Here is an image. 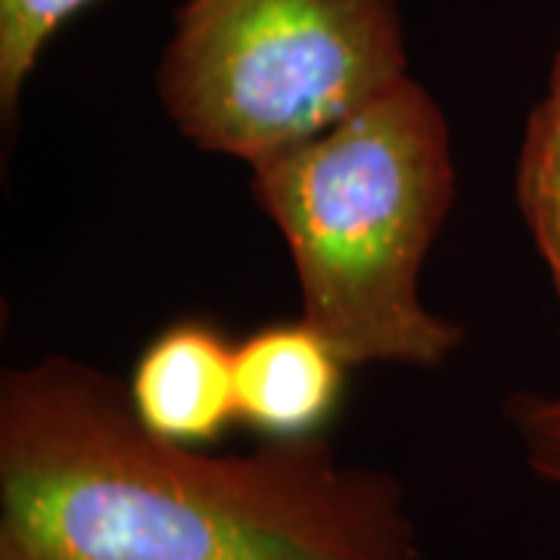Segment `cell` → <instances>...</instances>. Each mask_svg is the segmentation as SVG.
<instances>
[{
    "label": "cell",
    "mask_w": 560,
    "mask_h": 560,
    "mask_svg": "<svg viewBox=\"0 0 560 560\" xmlns=\"http://www.w3.org/2000/svg\"><path fill=\"white\" fill-rule=\"evenodd\" d=\"M0 560H427L408 492L327 436L212 455L153 436L72 355L0 374Z\"/></svg>",
    "instance_id": "6da1fadb"
},
{
    "label": "cell",
    "mask_w": 560,
    "mask_h": 560,
    "mask_svg": "<svg viewBox=\"0 0 560 560\" xmlns=\"http://www.w3.org/2000/svg\"><path fill=\"white\" fill-rule=\"evenodd\" d=\"M455 194L448 119L415 75L253 165V197L296 268L300 318L349 368L433 371L464 346V327L420 300Z\"/></svg>",
    "instance_id": "7a4b0ae2"
},
{
    "label": "cell",
    "mask_w": 560,
    "mask_h": 560,
    "mask_svg": "<svg viewBox=\"0 0 560 560\" xmlns=\"http://www.w3.org/2000/svg\"><path fill=\"white\" fill-rule=\"evenodd\" d=\"M405 79L399 0H184L156 97L180 138L253 168Z\"/></svg>",
    "instance_id": "3957f363"
},
{
    "label": "cell",
    "mask_w": 560,
    "mask_h": 560,
    "mask_svg": "<svg viewBox=\"0 0 560 560\" xmlns=\"http://www.w3.org/2000/svg\"><path fill=\"white\" fill-rule=\"evenodd\" d=\"M237 342L215 320L180 318L140 349L125 383L135 418L160 440L209 448L237 420Z\"/></svg>",
    "instance_id": "277c9868"
},
{
    "label": "cell",
    "mask_w": 560,
    "mask_h": 560,
    "mask_svg": "<svg viewBox=\"0 0 560 560\" xmlns=\"http://www.w3.org/2000/svg\"><path fill=\"white\" fill-rule=\"evenodd\" d=\"M349 364L305 320L268 324L237 342V420L265 442L318 440L340 415Z\"/></svg>",
    "instance_id": "5b68a950"
},
{
    "label": "cell",
    "mask_w": 560,
    "mask_h": 560,
    "mask_svg": "<svg viewBox=\"0 0 560 560\" xmlns=\"http://www.w3.org/2000/svg\"><path fill=\"white\" fill-rule=\"evenodd\" d=\"M514 200L560 300V121L536 103L514 162Z\"/></svg>",
    "instance_id": "8992f818"
},
{
    "label": "cell",
    "mask_w": 560,
    "mask_h": 560,
    "mask_svg": "<svg viewBox=\"0 0 560 560\" xmlns=\"http://www.w3.org/2000/svg\"><path fill=\"white\" fill-rule=\"evenodd\" d=\"M97 0H0V116L16 128L25 84L62 25Z\"/></svg>",
    "instance_id": "52a82bcc"
},
{
    "label": "cell",
    "mask_w": 560,
    "mask_h": 560,
    "mask_svg": "<svg viewBox=\"0 0 560 560\" xmlns=\"http://www.w3.org/2000/svg\"><path fill=\"white\" fill-rule=\"evenodd\" d=\"M504 418L521 442L526 467L560 495V396L521 389L504 401Z\"/></svg>",
    "instance_id": "ba28073f"
},
{
    "label": "cell",
    "mask_w": 560,
    "mask_h": 560,
    "mask_svg": "<svg viewBox=\"0 0 560 560\" xmlns=\"http://www.w3.org/2000/svg\"><path fill=\"white\" fill-rule=\"evenodd\" d=\"M541 106L560 121V47L558 54H555V60H551V72H548V91H545V97H541Z\"/></svg>",
    "instance_id": "9c48e42d"
}]
</instances>
